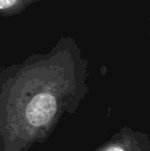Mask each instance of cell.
<instances>
[{
  "instance_id": "1",
  "label": "cell",
  "mask_w": 150,
  "mask_h": 151,
  "mask_svg": "<svg viewBox=\"0 0 150 151\" xmlns=\"http://www.w3.org/2000/svg\"><path fill=\"white\" fill-rule=\"evenodd\" d=\"M56 110L57 102L54 96L50 93H42L36 95L30 101L26 115L31 124L40 127L52 119Z\"/></svg>"
},
{
  "instance_id": "2",
  "label": "cell",
  "mask_w": 150,
  "mask_h": 151,
  "mask_svg": "<svg viewBox=\"0 0 150 151\" xmlns=\"http://www.w3.org/2000/svg\"><path fill=\"white\" fill-rule=\"evenodd\" d=\"M40 0H0V16L14 17Z\"/></svg>"
},
{
  "instance_id": "3",
  "label": "cell",
  "mask_w": 150,
  "mask_h": 151,
  "mask_svg": "<svg viewBox=\"0 0 150 151\" xmlns=\"http://www.w3.org/2000/svg\"><path fill=\"white\" fill-rule=\"evenodd\" d=\"M106 151H124L122 148L117 147V146H113V147H110L109 149H107Z\"/></svg>"
}]
</instances>
